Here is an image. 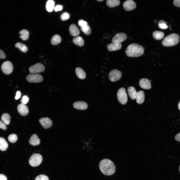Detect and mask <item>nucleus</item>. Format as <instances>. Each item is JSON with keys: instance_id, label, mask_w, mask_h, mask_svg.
<instances>
[{"instance_id": "f257e3e1", "label": "nucleus", "mask_w": 180, "mask_h": 180, "mask_svg": "<svg viewBox=\"0 0 180 180\" xmlns=\"http://www.w3.org/2000/svg\"><path fill=\"white\" fill-rule=\"evenodd\" d=\"M99 167L101 172L104 175L111 176L116 171V167L113 162L107 159H104L100 162Z\"/></svg>"}, {"instance_id": "f03ea898", "label": "nucleus", "mask_w": 180, "mask_h": 180, "mask_svg": "<svg viewBox=\"0 0 180 180\" xmlns=\"http://www.w3.org/2000/svg\"><path fill=\"white\" fill-rule=\"evenodd\" d=\"M144 49L143 46L138 44L133 43L129 45L126 50V53L130 57H138L143 54Z\"/></svg>"}, {"instance_id": "7ed1b4c3", "label": "nucleus", "mask_w": 180, "mask_h": 180, "mask_svg": "<svg viewBox=\"0 0 180 180\" xmlns=\"http://www.w3.org/2000/svg\"><path fill=\"white\" fill-rule=\"evenodd\" d=\"M180 37L177 34L173 33L166 37L162 40V45L166 46H172L177 44L179 42Z\"/></svg>"}, {"instance_id": "20e7f679", "label": "nucleus", "mask_w": 180, "mask_h": 180, "mask_svg": "<svg viewBox=\"0 0 180 180\" xmlns=\"http://www.w3.org/2000/svg\"><path fill=\"white\" fill-rule=\"evenodd\" d=\"M42 160V157L40 154H34L30 157L29 162L30 164L33 167H36L39 166Z\"/></svg>"}, {"instance_id": "39448f33", "label": "nucleus", "mask_w": 180, "mask_h": 180, "mask_svg": "<svg viewBox=\"0 0 180 180\" xmlns=\"http://www.w3.org/2000/svg\"><path fill=\"white\" fill-rule=\"evenodd\" d=\"M117 95L118 100L120 104H125L126 103L128 100V97L124 88H120L118 90Z\"/></svg>"}, {"instance_id": "423d86ee", "label": "nucleus", "mask_w": 180, "mask_h": 180, "mask_svg": "<svg viewBox=\"0 0 180 180\" xmlns=\"http://www.w3.org/2000/svg\"><path fill=\"white\" fill-rule=\"evenodd\" d=\"M45 67L42 64L38 63L34 64L29 68L30 72L31 74H37L43 72Z\"/></svg>"}, {"instance_id": "0eeeda50", "label": "nucleus", "mask_w": 180, "mask_h": 180, "mask_svg": "<svg viewBox=\"0 0 180 180\" xmlns=\"http://www.w3.org/2000/svg\"><path fill=\"white\" fill-rule=\"evenodd\" d=\"M26 79L30 82L38 83L42 82L43 78L41 75L38 74H31L28 75Z\"/></svg>"}, {"instance_id": "6e6552de", "label": "nucleus", "mask_w": 180, "mask_h": 180, "mask_svg": "<svg viewBox=\"0 0 180 180\" xmlns=\"http://www.w3.org/2000/svg\"><path fill=\"white\" fill-rule=\"evenodd\" d=\"M1 68L3 72L5 74H10L13 70V66L11 62L7 61L4 62L1 65Z\"/></svg>"}, {"instance_id": "1a4fd4ad", "label": "nucleus", "mask_w": 180, "mask_h": 180, "mask_svg": "<svg viewBox=\"0 0 180 180\" xmlns=\"http://www.w3.org/2000/svg\"><path fill=\"white\" fill-rule=\"evenodd\" d=\"M122 76V73L121 71L116 69H114L110 72L109 78L110 81L114 82L119 80Z\"/></svg>"}, {"instance_id": "9d476101", "label": "nucleus", "mask_w": 180, "mask_h": 180, "mask_svg": "<svg viewBox=\"0 0 180 180\" xmlns=\"http://www.w3.org/2000/svg\"><path fill=\"white\" fill-rule=\"evenodd\" d=\"M127 36L126 34L122 32L118 33L116 34L112 39L113 42L120 43L126 40Z\"/></svg>"}, {"instance_id": "9b49d317", "label": "nucleus", "mask_w": 180, "mask_h": 180, "mask_svg": "<svg viewBox=\"0 0 180 180\" xmlns=\"http://www.w3.org/2000/svg\"><path fill=\"white\" fill-rule=\"evenodd\" d=\"M136 4L132 0H128L124 2L123 4V7L126 11L132 10L136 7Z\"/></svg>"}, {"instance_id": "f8f14e48", "label": "nucleus", "mask_w": 180, "mask_h": 180, "mask_svg": "<svg viewBox=\"0 0 180 180\" xmlns=\"http://www.w3.org/2000/svg\"><path fill=\"white\" fill-rule=\"evenodd\" d=\"M39 122L44 128L47 129L50 127L52 126V120L49 118L44 117L40 119Z\"/></svg>"}, {"instance_id": "ddd939ff", "label": "nucleus", "mask_w": 180, "mask_h": 180, "mask_svg": "<svg viewBox=\"0 0 180 180\" xmlns=\"http://www.w3.org/2000/svg\"><path fill=\"white\" fill-rule=\"evenodd\" d=\"M17 109L19 113L22 116H26L28 113L29 110L28 107L25 104L22 103L18 105Z\"/></svg>"}, {"instance_id": "4468645a", "label": "nucleus", "mask_w": 180, "mask_h": 180, "mask_svg": "<svg viewBox=\"0 0 180 180\" xmlns=\"http://www.w3.org/2000/svg\"><path fill=\"white\" fill-rule=\"evenodd\" d=\"M139 84L140 87L144 89H149L151 88L150 82L147 78L141 79L140 80Z\"/></svg>"}, {"instance_id": "2eb2a0df", "label": "nucleus", "mask_w": 180, "mask_h": 180, "mask_svg": "<svg viewBox=\"0 0 180 180\" xmlns=\"http://www.w3.org/2000/svg\"><path fill=\"white\" fill-rule=\"evenodd\" d=\"M73 107L75 109L81 110L86 109L88 108L87 104L83 101H78L74 102L73 104Z\"/></svg>"}, {"instance_id": "dca6fc26", "label": "nucleus", "mask_w": 180, "mask_h": 180, "mask_svg": "<svg viewBox=\"0 0 180 180\" xmlns=\"http://www.w3.org/2000/svg\"><path fill=\"white\" fill-rule=\"evenodd\" d=\"M69 31L70 34L73 36H76L80 34L79 30L74 24H71L69 27Z\"/></svg>"}, {"instance_id": "f3484780", "label": "nucleus", "mask_w": 180, "mask_h": 180, "mask_svg": "<svg viewBox=\"0 0 180 180\" xmlns=\"http://www.w3.org/2000/svg\"><path fill=\"white\" fill-rule=\"evenodd\" d=\"M122 46L121 43L113 42L108 45L107 48L109 51H114L120 49L121 48Z\"/></svg>"}, {"instance_id": "a211bd4d", "label": "nucleus", "mask_w": 180, "mask_h": 180, "mask_svg": "<svg viewBox=\"0 0 180 180\" xmlns=\"http://www.w3.org/2000/svg\"><path fill=\"white\" fill-rule=\"evenodd\" d=\"M29 142L30 144L33 146L39 145L40 143V140L36 134L32 135L30 138Z\"/></svg>"}, {"instance_id": "6ab92c4d", "label": "nucleus", "mask_w": 180, "mask_h": 180, "mask_svg": "<svg viewBox=\"0 0 180 180\" xmlns=\"http://www.w3.org/2000/svg\"><path fill=\"white\" fill-rule=\"evenodd\" d=\"M136 99L137 103L139 104H141L144 102V94L143 91L140 90L137 92Z\"/></svg>"}, {"instance_id": "aec40b11", "label": "nucleus", "mask_w": 180, "mask_h": 180, "mask_svg": "<svg viewBox=\"0 0 180 180\" xmlns=\"http://www.w3.org/2000/svg\"><path fill=\"white\" fill-rule=\"evenodd\" d=\"M75 72L78 77L81 79L85 78L86 77V74L84 71L81 68L78 67L76 68Z\"/></svg>"}, {"instance_id": "412c9836", "label": "nucleus", "mask_w": 180, "mask_h": 180, "mask_svg": "<svg viewBox=\"0 0 180 180\" xmlns=\"http://www.w3.org/2000/svg\"><path fill=\"white\" fill-rule=\"evenodd\" d=\"M128 95L130 98L134 100L136 98L137 92L135 88L132 86L129 87L128 89Z\"/></svg>"}, {"instance_id": "4be33fe9", "label": "nucleus", "mask_w": 180, "mask_h": 180, "mask_svg": "<svg viewBox=\"0 0 180 180\" xmlns=\"http://www.w3.org/2000/svg\"><path fill=\"white\" fill-rule=\"evenodd\" d=\"M20 37L23 40H28L29 36V32L28 31L25 29L22 30L19 32Z\"/></svg>"}, {"instance_id": "5701e85b", "label": "nucleus", "mask_w": 180, "mask_h": 180, "mask_svg": "<svg viewBox=\"0 0 180 180\" xmlns=\"http://www.w3.org/2000/svg\"><path fill=\"white\" fill-rule=\"evenodd\" d=\"M54 7V2L52 0H48L46 3V10L49 12H52Z\"/></svg>"}, {"instance_id": "b1692460", "label": "nucleus", "mask_w": 180, "mask_h": 180, "mask_svg": "<svg viewBox=\"0 0 180 180\" xmlns=\"http://www.w3.org/2000/svg\"><path fill=\"white\" fill-rule=\"evenodd\" d=\"M72 41L74 44L80 46H83L84 44V40L81 36L74 38L72 40Z\"/></svg>"}, {"instance_id": "393cba45", "label": "nucleus", "mask_w": 180, "mask_h": 180, "mask_svg": "<svg viewBox=\"0 0 180 180\" xmlns=\"http://www.w3.org/2000/svg\"><path fill=\"white\" fill-rule=\"evenodd\" d=\"M8 147V144L5 140L3 138L0 137V150L4 151L6 150Z\"/></svg>"}, {"instance_id": "a878e982", "label": "nucleus", "mask_w": 180, "mask_h": 180, "mask_svg": "<svg viewBox=\"0 0 180 180\" xmlns=\"http://www.w3.org/2000/svg\"><path fill=\"white\" fill-rule=\"evenodd\" d=\"M152 36L155 39L157 40H160L164 37V33L162 32L155 31L152 33Z\"/></svg>"}, {"instance_id": "bb28decb", "label": "nucleus", "mask_w": 180, "mask_h": 180, "mask_svg": "<svg viewBox=\"0 0 180 180\" xmlns=\"http://www.w3.org/2000/svg\"><path fill=\"white\" fill-rule=\"evenodd\" d=\"M120 1L119 0H108L106 4L110 8H113L119 5Z\"/></svg>"}, {"instance_id": "cd10ccee", "label": "nucleus", "mask_w": 180, "mask_h": 180, "mask_svg": "<svg viewBox=\"0 0 180 180\" xmlns=\"http://www.w3.org/2000/svg\"><path fill=\"white\" fill-rule=\"evenodd\" d=\"M61 41V37L58 35L56 34L52 37L51 40V42L52 45H56L60 43Z\"/></svg>"}, {"instance_id": "c85d7f7f", "label": "nucleus", "mask_w": 180, "mask_h": 180, "mask_svg": "<svg viewBox=\"0 0 180 180\" xmlns=\"http://www.w3.org/2000/svg\"><path fill=\"white\" fill-rule=\"evenodd\" d=\"M1 119L2 122L8 125L10 122V116L8 114L4 113L2 116Z\"/></svg>"}, {"instance_id": "c756f323", "label": "nucleus", "mask_w": 180, "mask_h": 180, "mask_svg": "<svg viewBox=\"0 0 180 180\" xmlns=\"http://www.w3.org/2000/svg\"><path fill=\"white\" fill-rule=\"evenodd\" d=\"M15 46L18 48L20 50L23 52H26L28 50V47L25 45L20 42L16 43L15 44Z\"/></svg>"}, {"instance_id": "7c9ffc66", "label": "nucleus", "mask_w": 180, "mask_h": 180, "mask_svg": "<svg viewBox=\"0 0 180 180\" xmlns=\"http://www.w3.org/2000/svg\"><path fill=\"white\" fill-rule=\"evenodd\" d=\"M82 31L86 35H88L90 34L91 30L89 25L88 24L82 27H81Z\"/></svg>"}, {"instance_id": "2f4dec72", "label": "nucleus", "mask_w": 180, "mask_h": 180, "mask_svg": "<svg viewBox=\"0 0 180 180\" xmlns=\"http://www.w3.org/2000/svg\"><path fill=\"white\" fill-rule=\"evenodd\" d=\"M18 137L17 136L14 134H12L10 135L8 137V139L10 142L14 143L17 140Z\"/></svg>"}, {"instance_id": "473e14b6", "label": "nucleus", "mask_w": 180, "mask_h": 180, "mask_svg": "<svg viewBox=\"0 0 180 180\" xmlns=\"http://www.w3.org/2000/svg\"><path fill=\"white\" fill-rule=\"evenodd\" d=\"M35 180H49L48 177L44 174H40L37 176Z\"/></svg>"}, {"instance_id": "72a5a7b5", "label": "nucleus", "mask_w": 180, "mask_h": 180, "mask_svg": "<svg viewBox=\"0 0 180 180\" xmlns=\"http://www.w3.org/2000/svg\"><path fill=\"white\" fill-rule=\"evenodd\" d=\"M60 17L62 20L64 21L69 19L70 17V15L68 13L64 12L61 15Z\"/></svg>"}, {"instance_id": "f704fd0d", "label": "nucleus", "mask_w": 180, "mask_h": 180, "mask_svg": "<svg viewBox=\"0 0 180 180\" xmlns=\"http://www.w3.org/2000/svg\"><path fill=\"white\" fill-rule=\"evenodd\" d=\"M29 100V98L27 96L24 95L22 97L21 102L22 103L25 104L28 102Z\"/></svg>"}, {"instance_id": "c9c22d12", "label": "nucleus", "mask_w": 180, "mask_h": 180, "mask_svg": "<svg viewBox=\"0 0 180 180\" xmlns=\"http://www.w3.org/2000/svg\"><path fill=\"white\" fill-rule=\"evenodd\" d=\"M78 24L79 26L82 27L88 25V23L83 20H80L78 22Z\"/></svg>"}, {"instance_id": "e433bc0d", "label": "nucleus", "mask_w": 180, "mask_h": 180, "mask_svg": "<svg viewBox=\"0 0 180 180\" xmlns=\"http://www.w3.org/2000/svg\"><path fill=\"white\" fill-rule=\"evenodd\" d=\"M62 9V6L60 4H58L54 6V10L56 12H58L61 10Z\"/></svg>"}, {"instance_id": "4c0bfd02", "label": "nucleus", "mask_w": 180, "mask_h": 180, "mask_svg": "<svg viewBox=\"0 0 180 180\" xmlns=\"http://www.w3.org/2000/svg\"><path fill=\"white\" fill-rule=\"evenodd\" d=\"M158 27L162 29H166L168 28V26L166 24L163 23L158 24Z\"/></svg>"}, {"instance_id": "58836bf2", "label": "nucleus", "mask_w": 180, "mask_h": 180, "mask_svg": "<svg viewBox=\"0 0 180 180\" xmlns=\"http://www.w3.org/2000/svg\"><path fill=\"white\" fill-rule=\"evenodd\" d=\"M0 128L4 130H6L7 128L6 125L0 120Z\"/></svg>"}, {"instance_id": "ea45409f", "label": "nucleus", "mask_w": 180, "mask_h": 180, "mask_svg": "<svg viewBox=\"0 0 180 180\" xmlns=\"http://www.w3.org/2000/svg\"><path fill=\"white\" fill-rule=\"evenodd\" d=\"M173 4L175 6L180 7V0H174L173 1Z\"/></svg>"}, {"instance_id": "a19ab883", "label": "nucleus", "mask_w": 180, "mask_h": 180, "mask_svg": "<svg viewBox=\"0 0 180 180\" xmlns=\"http://www.w3.org/2000/svg\"><path fill=\"white\" fill-rule=\"evenodd\" d=\"M6 57V56L4 52L0 49V59H4Z\"/></svg>"}, {"instance_id": "79ce46f5", "label": "nucleus", "mask_w": 180, "mask_h": 180, "mask_svg": "<svg viewBox=\"0 0 180 180\" xmlns=\"http://www.w3.org/2000/svg\"><path fill=\"white\" fill-rule=\"evenodd\" d=\"M21 93L20 91H17L16 93V94L15 97L16 100H17L19 99L21 96Z\"/></svg>"}, {"instance_id": "37998d69", "label": "nucleus", "mask_w": 180, "mask_h": 180, "mask_svg": "<svg viewBox=\"0 0 180 180\" xmlns=\"http://www.w3.org/2000/svg\"><path fill=\"white\" fill-rule=\"evenodd\" d=\"M6 176L2 174H0V180H7Z\"/></svg>"}, {"instance_id": "c03bdc74", "label": "nucleus", "mask_w": 180, "mask_h": 180, "mask_svg": "<svg viewBox=\"0 0 180 180\" xmlns=\"http://www.w3.org/2000/svg\"><path fill=\"white\" fill-rule=\"evenodd\" d=\"M175 139L176 141L180 142V133L177 134L176 136Z\"/></svg>"}, {"instance_id": "a18cd8bd", "label": "nucleus", "mask_w": 180, "mask_h": 180, "mask_svg": "<svg viewBox=\"0 0 180 180\" xmlns=\"http://www.w3.org/2000/svg\"><path fill=\"white\" fill-rule=\"evenodd\" d=\"M160 23H163L166 24V22L165 21L162 20H160L158 21V24Z\"/></svg>"}, {"instance_id": "49530a36", "label": "nucleus", "mask_w": 180, "mask_h": 180, "mask_svg": "<svg viewBox=\"0 0 180 180\" xmlns=\"http://www.w3.org/2000/svg\"><path fill=\"white\" fill-rule=\"evenodd\" d=\"M178 108L180 110V102L178 104Z\"/></svg>"}, {"instance_id": "de8ad7c7", "label": "nucleus", "mask_w": 180, "mask_h": 180, "mask_svg": "<svg viewBox=\"0 0 180 180\" xmlns=\"http://www.w3.org/2000/svg\"><path fill=\"white\" fill-rule=\"evenodd\" d=\"M104 0H97V1L99 2H101L103 1Z\"/></svg>"}, {"instance_id": "09e8293b", "label": "nucleus", "mask_w": 180, "mask_h": 180, "mask_svg": "<svg viewBox=\"0 0 180 180\" xmlns=\"http://www.w3.org/2000/svg\"><path fill=\"white\" fill-rule=\"evenodd\" d=\"M179 170L180 172V166L179 167Z\"/></svg>"}]
</instances>
